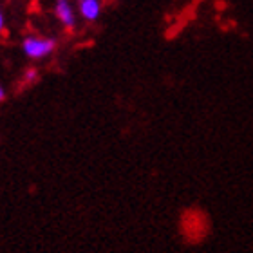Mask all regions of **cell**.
I'll return each instance as SVG.
<instances>
[{
    "label": "cell",
    "mask_w": 253,
    "mask_h": 253,
    "mask_svg": "<svg viewBox=\"0 0 253 253\" xmlns=\"http://www.w3.org/2000/svg\"><path fill=\"white\" fill-rule=\"evenodd\" d=\"M5 100V90H4V87L0 85V101H4Z\"/></svg>",
    "instance_id": "8992f818"
},
{
    "label": "cell",
    "mask_w": 253,
    "mask_h": 253,
    "mask_svg": "<svg viewBox=\"0 0 253 253\" xmlns=\"http://www.w3.org/2000/svg\"><path fill=\"white\" fill-rule=\"evenodd\" d=\"M37 80H38L37 69H27L26 74H24V82H26V84H33V82H37Z\"/></svg>",
    "instance_id": "277c9868"
},
{
    "label": "cell",
    "mask_w": 253,
    "mask_h": 253,
    "mask_svg": "<svg viewBox=\"0 0 253 253\" xmlns=\"http://www.w3.org/2000/svg\"><path fill=\"white\" fill-rule=\"evenodd\" d=\"M54 13H56L58 20L62 22V26L65 29H74V26H76V16H74L73 5L69 4V0H56Z\"/></svg>",
    "instance_id": "7a4b0ae2"
},
{
    "label": "cell",
    "mask_w": 253,
    "mask_h": 253,
    "mask_svg": "<svg viewBox=\"0 0 253 253\" xmlns=\"http://www.w3.org/2000/svg\"><path fill=\"white\" fill-rule=\"evenodd\" d=\"M4 26H5V20H4V15H2V11H0V33L4 31Z\"/></svg>",
    "instance_id": "5b68a950"
},
{
    "label": "cell",
    "mask_w": 253,
    "mask_h": 253,
    "mask_svg": "<svg viewBox=\"0 0 253 253\" xmlns=\"http://www.w3.org/2000/svg\"><path fill=\"white\" fill-rule=\"evenodd\" d=\"M80 15L87 22H96L101 15V2L100 0H80Z\"/></svg>",
    "instance_id": "3957f363"
},
{
    "label": "cell",
    "mask_w": 253,
    "mask_h": 253,
    "mask_svg": "<svg viewBox=\"0 0 253 253\" xmlns=\"http://www.w3.org/2000/svg\"><path fill=\"white\" fill-rule=\"evenodd\" d=\"M22 49H24L26 56L33 60H40L49 56L56 49V40L43 37H26L22 42Z\"/></svg>",
    "instance_id": "6da1fadb"
},
{
    "label": "cell",
    "mask_w": 253,
    "mask_h": 253,
    "mask_svg": "<svg viewBox=\"0 0 253 253\" xmlns=\"http://www.w3.org/2000/svg\"><path fill=\"white\" fill-rule=\"evenodd\" d=\"M78 2H80V0H78Z\"/></svg>",
    "instance_id": "52a82bcc"
}]
</instances>
